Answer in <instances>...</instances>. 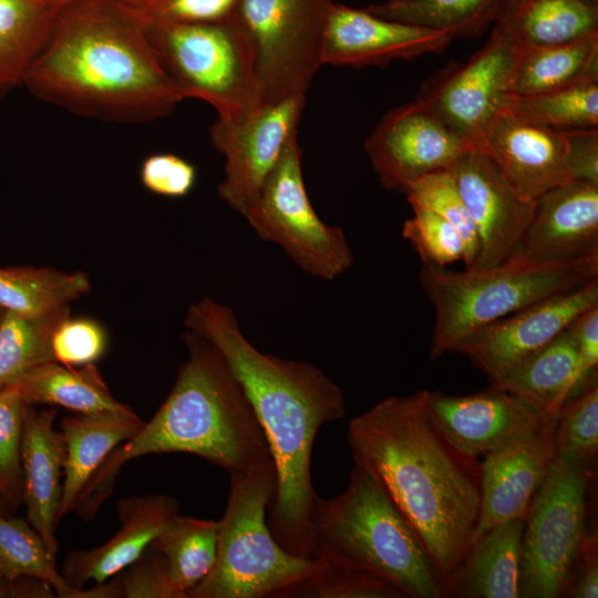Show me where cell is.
Returning a JSON list of instances; mask_svg holds the SVG:
<instances>
[{"label": "cell", "mask_w": 598, "mask_h": 598, "mask_svg": "<svg viewBox=\"0 0 598 598\" xmlns=\"http://www.w3.org/2000/svg\"><path fill=\"white\" fill-rule=\"evenodd\" d=\"M424 408L448 444L475 460L495 451L532 423L550 417L526 400L496 388L470 395L425 390Z\"/></svg>", "instance_id": "ffe728a7"}, {"label": "cell", "mask_w": 598, "mask_h": 598, "mask_svg": "<svg viewBox=\"0 0 598 598\" xmlns=\"http://www.w3.org/2000/svg\"><path fill=\"white\" fill-rule=\"evenodd\" d=\"M535 200L534 216L506 260L598 264V184L567 182Z\"/></svg>", "instance_id": "ac0fdd59"}, {"label": "cell", "mask_w": 598, "mask_h": 598, "mask_svg": "<svg viewBox=\"0 0 598 598\" xmlns=\"http://www.w3.org/2000/svg\"><path fill=\"white\" fill-rule=\"evenodd\" d=\"M590 1H595V2H598V0H590Z\"/></svg>", "instance_id": "11a10c76"}, {"label": "cell", "mask_w": 598, "mask_h": 598, "mask_svg": "<svg viewBox=\"0 0 598 598\" xmlns=\"http://www.w3.org/2000/svg\"><path fill=\"white\" fill-rule=\"evenodd\" d=\"M598 277V264L505 260L453 271L423 265L420 282L434 308L430 358L456 352L476 331L547 297Z\"/></svg>", "instance_id": "8992f818"}, {"label": "cell", "mask_w": 598, "mask_h": 598, "mask_svg": "<svg viewBox=\"0 0 598 598\" xmlns=\"http://www.w3.org/2000/svg\"><path fill=\"white\" fill-rule=\"evenodd\" d=\"M84 7L55 19L23 86L71 113L113 123L171 115L183 97L150 42L146 13Z\"/></svg>", "instance_id": "3957f363"}, {"label": "cell", "mask_w": 598, "mask_h": 598, "mask_svg": "<svg viewBox=\"0 0 598 598\" xmlns=\"http://www.w3.org/2000/svg\"><path fill=\"white\" fill-rule=\"evenodd\" d=\"M69 316V305L42 315L3 310L0 318V390L14 385L33 368L54 361L52 336Z\"/></svg>", "instance_id": "d6a6232c"}, {"label": "cell", "mask_w": 598, "mask_h": 598, "mask_svg": "<svg viewBox=\"0 0 598 598\" xmlns=\"http://www.w3.org/2000/svg\"><path fill=\"white\" fill-rule=\"evenodd\" d=\"M229 482L215 565L188 598H279L316 564L286 550L270 532L266 515L277 488L275 462L248 474L229 472Z\"/></svg>", "instance_id": "52a82bcc"}, {"label": "cell", "mask_w": 598, "mask_h": 598, "mask_svg": "<svg viewBox=\"0 0 598 598\" xmlns=\"http://www.w3.org/2000/svg\"><path fill=\"white\" fill-rule=\"evenodd\" d=\"M525 518L495 525L472 545L448 594L466 598H519Z\"/></svg>", "instance_id": "d4e9b609"}, {"label": "cell", "mask_w": 598, "mask_h": 598, "mask_svg": "<svg viewBox=\"0 0 598 598\" xmlns=\"http://www.w3.org/2000/svg\"><path fill=\"white\" fill-rule=\"evenodd\" d=\"M2 312H3V309H2V308H0V318H1V315H2Z\"/></svg>", "instance_id": "db71d44e"}, {"label": "cell", "mask_w": 598, "mask_h": 598, "mask_svg": "<svg viewBox=\"0 0 598 598\" xmlns=\"http://www.w3.org/2000/svg\"><path fill=\"white\" fill-rule=\"evenodd\" d=\"M13 514L14 512L12 511V508L0 496V516H11Z\"/></svg>", "instance_id": "f907efd6"}, {"label": "cell", "mask_w": 598, "mask_h": 598, "mask_svg": "<svg viewBox=\"0 0 598 598\" xmlns=\"http://www.w3.org/2000/svg\"><path fill=\"white\" fill-rule=\"evenodd\" d=\"M89 290V277L82 271L0 267V308L3 310L42 315L69 305Z\"/></svg>", "instance_id": "836d02e7"}, {"label": "cell", "mask_w": 598, "mask_h": 598, "mask_svg": "<svg viewBox=\"0 0 598 598\" xmlns=\"http://www.w3.org/2000/svg\"><path fill=\"white\" fill-rule=\"evenodd\" d=\"M159 1L161 0H140V2H145V6L147 7L146 14L151 13Z\"/></svg>", "instance_id": "816d5d0a"}, {"label": "cell", "mask_w": 598, "mask_h": 598, "mask_svg": "<svg viewBox=\"0 0 598 598\" xmlns=\"http://www.w3.org/2000/svg\"><path fill=\"white\" fill-rule=\"evenodd\" d=\"M556 455L591 464L598 452V385L592 379L571 393L557 415Z\"/></svg>", "instance_id": "f35d334b"}, {"label": "cell", "mask_w": 598, "mask_h": 598, "mask_svg": "<svg viewBox=\"0 0 598 598\" xmlns=\"http://www.w3.org/2000/svg\"><path fill=\"white\" fill-rule=\"evenodd\" d=\"M526 43L497 19L485 45L466 62L451 63L422 85L416 99L470 147H475L512 93Z\"/></svg>", "instance_id": "7c38bea8"}, {"label": "cell", "mask_w": 598, "mask_h": 598, "mask_svg": "<svg viewBox=\"0 0 598 598\" xmlns=\"http://www.w3.org/2000/svg\"><path fill=\"white\" fill-rule=\"evenodd\" d=\"M591 464L556 455L536 491L522 539L520 597L565 595L587 535Z\"/></svg>", "instance_id": "9c48e42d"}, {"label": "cell", "mask_w": 598, "mask_h": 598, "mask_svg": "<svg viewBox=\"0 0 598 598\" xmlns=\"http://www.w3.org/2000/svg\"><path fill=\"white\" fill-rule=\"evenodd\" d=\"M184 326L223 353L264 430L277 472L268 507L272 536L286 550L311 558V512L318 496L312 446L322 425L346 415L343 391L313 364L260 352L233 310L209 297L188 307Z\"/></svg>", "instance_id": "6da1fadb"}, {"label": "cell", "mask_w": 598, "mask_h": 598, "mask_svg": "<svg viewBox=\"0 0 598 598\" xmlns=\"http://www.w3.org/2000/svg\"><path fill=\"white\" fill-rule=\"evenodd\" d=\"M48 0H0V104L24 76L54 19Z\"/></svg>", "instance_id": "f546056e"}, {"label": "cell", "mask_w": 598, "mask_h": 598, "mask_svg": "<svg viewBox=\"0 0 598 598\" xmlns=\"http://www.w3.org/2000/svg\"><path fill=\"white\" fill-rule=\"evenodd\" d=\"M507 3L508 0H408L385 1L365 9L388 20L442 31L453 40L482 34Z\"/></svg>", "instance_id": "1f68e13d"}, {"label": "cell", "mask_w": 598, "mask_h": 598, "mask_svg": "<svg viewBox=\"0 0 598 598\" xmlns=\"http://www.w3.org/2000/svg\"><path fill=\"white\" fill-rule=\"evenodd\" d=\"M408 0H388V2H392V3H400V2H405Z\"/></svg>", "instance_id": "f5cc1de1"}, {"label": "cell", "mask_w": 598, "mask_h": 598, "mask_svg": "<svg viewBox=\"0 0 598 598\" xmlns=\"http://www.w3.org/2000/svg\"><path fill=\"white\" fill-rule=\"evenodd\" d=\"M501 112L560 133L598 128V81L537 93L514 94Z\"/></svg>", "instance_id": "e575fe53"}, {"label": "cell", "mask_w": 598, "mask_h": 598, "mask_svg": "<svg viewBox=\"0 0 598 598\" xmlns=\"http://www.w3.org/2000/svg\"><path fill=\"white\" fill-rule=\"evenodd\" d=\"M117 576L122 598H185L169 578L165 557L151 547Z\"/></svg>", "instance_id": "7bdbcfd3"}, {"label": "cell", "mask_w": 598, "mask_h": 598, "mask_svg": "<svg viewBox=\"0 0 598 598\" xmlns=\"http://www.w3.org/2000/svg\"><path fill=\"white\" fill-rule=\"evenodd\" d=\"M313 571L279 598H405L394 586L349 565L315 559Z\"/></svg>", "instance_id": "8d00e7d4"}, {"label": "cell", "mask_w": 598, "mask_h": 598, "mask_svg": "<svg viewBox=\"0 0 598 598\" xmlns=\"http://www.w3.org/2000/svg\"><path fill=\"white\" fill-rule=\"evenodd\" d=\"M577 347L579 381L575 391L594 378L598 364V306L580 313L568 327ZM574 391V392H575ZM573 392V393H574Z\"/></svg>", "instance_id": "7dc6e473"}, {"label": "cell", "mask_w": 598, "mask_h": 598, "mask_svg": "<svg viewBox=\"0 0 598 598\" xmlns=\"http://www.w3.org/2000/svg\"><path fill=\"white\" fill-rule=\"evenodd\" d=\"M55 416V409L38 411L33 404L27 405L21 463L27 520L56 558L59 544L55 532L60 522L65 442L62 432L53 427Z\"/></svg>", "instance_id": "603a6c76"}, {"label": "cell", "mask_w": 598, "mask_h": 598, "mask_svg": "<svg viewBox=\"0 0 598 598\" xmlns=\"http://www.w3.org/2000/svg\"><path fill=\"white\" fill-rule=\"evenodd\" d=\"M404 194L412 208L433 212L458 231L465 248L464 266L472 268L478 251L477 234L452 169L439 171L421 177L412 183Z\"/></svg>", "instance_id": "74e56055"}, {"label": "cell", "mask_w": 598, "mask_h": 598, "mask_svg": "<svg viewBox=\"0 0 598 598\" xmlns=\"http://www.w3.org/2000/svg\"><path fill=\"white\" fill-rule=\"evenodd\" d=\"M311 530V558L371 574L405 598L447 596L412 526L377 477L360 465H353L341 494L316 497Z\"/></svg>", "instance_id": "5b68a950"}, {"label": "cell", "mask_w": 598, "mask_h": 598, "mask_svg": "<svg viewBox=\"0 0 598 598\" xmlns=\"http://www.w3.org/2000/svg\"><path fill=\"white\" fill-rule=\"evenodd\" d=\"M563 134L567 144L566 173L569 182L598 184V128Z\"/></svg>", "instance_id": "bcb514c9"}, {"label": "cell", "mask_w": 598, "mask_h": 598, "mask_svg": "<svg viewBox=\"0 0 598 598\" xmlns=\"http://www.w3.org/2000/svg\"><path fill=\"white\" fill-rule=\"evenodd\" d=\"M188 359L153 417L115 447L86 483L75 507L92 519L122 466L148 454L188 453L229 472L252 473L272 462L264 430L223 353L206 338L182 336Z\"/></svg>", "instance_id": "277c9868"}, {"label": "cell", "mask_w": 598, "mask_h": 598, "mask_svg": "<svg viewBox=\"0 0 598 598\" xmlns=\"http://www.w3.org/2000/svg\"><path fill=\"white\" fill-rule=\"evenodd\" d=\"M475 148L487 154L511 185L528 199L535 200L569 182L564 134L522 122L505 112L491 121Z\"/></svg>", "instance_id": "44dd1931"}, {"label": "cell", "mask_w": 598, "mask_h": 598, "mask_svg": "<svg viewBox=\"0 0 598 598\" xmlns=\"http://www.w3.org/2000/svg\"><path fill=\"white\" fill-rule=\"evenodd\" d=\"M55 559L29 522L0 516V574L7 580L35 578L51 586L58 597L75 598L79 588L66 584Z\"/></svg>", "instance_id": "d590c367"}, {"label": "cell", "mask_w": 598, "mask_h": 598, "mask_svg": "<svg viewBox=\"0 0 598 598\" xmlns=\"http://www.w3.org/2000/svg\"><path fill=\"white\" fill-rule=\"evenodd\" d=\"M413 217L406 219L402 236L417 252L423 265L441 268L464 260L465 248L458 231L433 212L412 208Z\"/></svg>", "instance_id": "60d3db41"}, {"label": "cell", "mask_w": 598, "mask_h": 598, "mask_svg": "<svg viewBox=\"0 0 598 598\" xmlns=\"http://www.w3.org/2000/svg\"><path fill=\"white\" fill-rule=\"evenodd\" d=\"M595 306H598V277L487 324L465 340L456 352L467 355L493 382Z\"/></svg>", "instance_id": "9a60e30c"}, {"label": "cell", "mask_w": 598, "mask_h": 598, "mask_svg": "<svg viewBox=\"0 0 598 598\" xmlns=\"http://www.w3.org/2000/svg\"><path fill=\"white\" fill-rule=\"evenodd\" d=\"M565 596L573 598L598 597V538L597 533L588 532Z\"/></svg>", "instance_id": "c3c4849f"}, {"label": "cell", "mask_w": 598, "mask_h": 598, "mask_svg": "<svg viewBox=\"0 0 598 598\" xmlns=\"http://www.w3.org/2000/svg\"><path fill=\"white\" fill-rule=\"evenodd\" d=\"M28 404L16 388L0 390V496L14 513L23 504L21 441Z\"/></svg>", "instance_id": "ab89813d"}, {"label": "cell", "mask_w": 598, "mask_h": 598, "mask_svg": "<svg viewBox=\"0 0 598 598\" xmlns=\"http://www.w3.org/2000/svg\"><path fill=\"white\" fill-rule=\"evenodd\" d=\"M556 420L544 417L532 423L483 457L481 518L475 540L497 524L526 517L556 456Z\"/></svg>", "instance_id": "e0dca14e"}, {"label": "cell", "mask_w": 598, "mask_h": 598, "mask_svg": "<svg viewBox=\"0 0 598 598\" xmlns=\"http://www.w3.org/2000/svg\"><path fill=\"white\" fill-rule=\"evenodd\" d=\"M218 522L189 516H173L150 546L162 554L176 589L188 591L212 570L217 555Z\"/></svg>", "instance_id": "4dcf8cb0"}, {"label": "cell", "mask_w": 598, "mask_h": 598, "mask_svg": "<svg viewBox=\"0 0 598 598\" xmlns=\"http://www.w3.org/2000/svg\"><path fill=\"white\" fill-rule=\"evenodd\" d=\"M424 392L381 400L350 421L347 436L353 463L385 488L448 595L478 528L481 470L432 424Z\"/></svg>", "instance_id": "7a4b0ae2"}, {"label": "cell", "mask_w": 598, "mask_h": 598, "mask_svg": "<svg viewBox=\"0 0 598 598\" xmlns=\"http://www.w3.org/2000/svg\"><path fill=\"white\" fill-rule=\"evenodd\" d=\"M598 81V33L563 44L526 47L512 93L537 94Z\"/></svg>", "instance_id": "4316f807"}, {"label": "cell", "mask_w": 598, "mask_h": 598, "mask_svg": "<svg viewBox=\"0 0 598 598\" xmlns=\"http://www.w3.org/2000/svg\"><path fill=\"white\" fill-rule=\"evenodd\" d=\"M118 530L104 544L89 550H72L64 559L61 576L68 585L83 588L101 584L136 560L179 512L177 501L166 494L122 498L116 503Z\"/></svg>", "instance_id": "7402d4cb"}, {"label": "cell", "mask_w": 598, "mask_h": 598, "mask_svg": "<svg viewBox=\"0 0 598 598\" xmlns=\"http://www.w3.org/2000/svg\"><path fill=\"white\" fill-rule=\"evenodd\" d=\"M499 18L527 47L563 44L598 33V2L590 0H508Z\"/></svg>", "instance_id": "f1b7e54d"}, {"label": "cell", "mask_w": 598, "mask_h": 598, "mask_svg": "<svg viewBox=\"0 0 598 598\" xmlns=\"http://www.w3.org/2000/svg\"><path fill=\"white\" fill-rule=\"evenodd\" d=\"M106 347L107 336L102 324L94 319L70 316L55 328L51 341L54 361L72 368L94 363Z\"/></svg>", "instance_id": "b9f144b4"}, {"label": "cell", "mask_w": 598, "mask_h": 598, "mask_svg": "<svg viewBox=\"0 0 598 598\" xmlns=\"http://www.w3.org/2000/svg\"><path fill=\"white\" fill-rule=\"evenodd\" d=\"M55 591L47 582L35 578H24L17 582L7 580L0 574V598H48Z\"/></svg>", "instance_id": "681fc988"}, {"label": "cell", "mask_w": 598, "mask_h": 598, "mask_svg": "<svg viewBox=\"0 0 598 598\" xmlns=\"http://www.w3.org/2000/svg\"><path fill=\"white\" fill-rule=\"evenodd\" d=\"M239 0H161L150 18L178 22H218L234 14Z\"/></svg>", "instance_id": "f6af8a7d"}, {"label": "cell", "mask_w": 598, "mask_h": 598, "mask_svg": "<svg viewBox=\"0 0 598 598\" xmlns=\"http://www.w3.org/2000/svg\"><path fill=\"white\" fill-rule=\"evenodd\" d=\"M29 404H55L78 413L122 410L94 363L76 370L51 361L25 373L14 385Z\"/></svg>", "instance_id": "83f0119b"}, {"label": "cell", "mask_w": 598, "mask_h": 598, "mask_svg": "<svg viewBox=\"0 0 598 598\" xmlns=\"http://www.w3.org/2000/svg\"><path fill=\"white\" fill-rule=\"evenodd\" d=\"M143 186L165 197L186 196L196 182V169L186 159L169 153L147 156L140 169Z\"/></svg>", "instance_id": "ee69618b"}, {"label": "cell", "mask_w": 598, "mask_h": 598, "mask_svg": "<svg viewBox=\"0 0 598 598\" xmlns=\"http://www.w3.org/2000/svg\"><path fill=\"white\" fill-rule=\"evenodd\" d=\"M144 422L131 410L78 413L63 417L65 442L62 496L59 518L75 511L78 501L101 463L121 443L132 437Z\"/></svg>", "instance_id": "cb8c5ba5"}, {"label": "cell", "mask_w": 598, "mask_h": 598, "mask_svg": "<svg viewBox=\"0 0 598 598\" xmlns=\"http://www.w3.org/2000/svg\"><path fill=\"white\" fill-rule=\"evenodd\" d=\"M579 381L576 342L567 328L527 354L492 382L493 388L519 396L557 419Z\"/></svg>", "instance_id": "484cf974"}, {"label": "cell", "mask_w": 598, "mask_h": 598, "mask_svg": "<svg viewBox=\"0 0 598 598\" xmlns=\"http://www.w3.org/2000/svg\"><path fill=\"white\" fill-rule=\"evenodd\" d=\"M146 32L183 100L207 102L226 123L261 104L248 43L231 18L199 23L147 17Z\"/></svg>", "instance_id": "ba28073f"}, {"label": "cell", "mask_w": 598, "mask_h": 598, "mask_svg": "<svg viewBox=\"0 0 598 598\" xmlns=\"http://www.w3.org/2000/svg\"><path fill=\"white\" fill-rule=\"evenodd\" d=\"M306 95H292L261 103L243 120H216L210 128L215 150L225 156V177L218 186L220 198L245 215L274 169L297 127Z\"/></svg>", "instance_id": "4fadbf2b"}, {"label": "cell", "mask_w": 598, "mask_h": 598, "mask_svg": "<svg viewBox=\"0 0 598 598\" xmlns=\"http://www.w3.org/2000/svg\"><path fill=\"white\" fill-rule=\"evenodd\" d=\"M244 217L260 239L279 245L313 277L333 280L353 264L343 230L324 224L309 200L297 136L287 144Z\"/></svg>", "instance_id": "8fae6325"}, {"label": "cell", "mask_w": 598, "mask_h": 598, "mask_svg": "<svg viewBox=\"0 0 598 598\" xmlns=\"http://www.w3.org/2000/svg\"><path fill=\"white\" fill-rule=\"evenodd\" d=\"M332 0H239L231 19L254 62L261 103L306 95L322 65Z\"/></svg>", "instance_id": "30bf717a"}, {"label": "cell", "mask_w": 598, "mask_h": 598, "mask_svg": "<svg viewBox=\"0 0 598 598\" xmlns=\"http://www.w3.org/2000/svg\"><path fill=\"white\" fill-rule=\"evenodd\" d=\"M468 148L417 99L388 112L364 143L382 186L403 194L421 177L452 169Z\"/></svg>", "instance_id": "5bb4252c"}, {"label": "cell", "mask_w": 598, "mask_h": 598, "mask_svg": "<svg viewBox=\"0 0 598 598\" xmlns=\"http://www.w3.org/2000/svg\"><path fill=\"white\" fill-rule=\"evenodd\" d=\"M452 172L477 234L478 251L472 268L502 264L528 227L536 200L522 196L478 148L465 151Z\"/></svg>", "instance_id": "2e32d148"}, {"label": "cell", "mask_w": 598, "mask_h": 598, "mask_svg": "<svg viewBox=\"0 0 598 598\" xmlns=\"http://www.w3.org/2000/svg\"><path fill=\"white\" fill-rule=\"evenodd\" d=\"M451 41L442 31L333 2L324 28L321 61L339 66H380L394 60L442 52Z\"/></svg>", "instance_id": "d6986e66"}]
</instances>
